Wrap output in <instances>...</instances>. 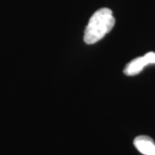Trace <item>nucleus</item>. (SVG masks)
Returning a JSON list of instances; mask_svg holds the SVG:
<instances>
[{
  "label": "nucleus",
  "instance_id": "nucleus-2",
  "mask_svg": "<svg viewBox=\"0 0 155 155\" xmlns=\"http://www.w3.org/2000/svg\"><path fill=\"white\" fill-rule=\"evenodd\" d=\"M149 64H155L154 52H148L145 55L134 59L126 65L123 72L127 76H134L139 74L146 66Z\"/></svg>",
  "mask_w": 155,
  "mask_h": 155
},
{
  "label": "nucleus",
  "instance_id": "nucleus-1",
  "mask_svg": "<svg viewBox=\"0 0 155 155\" xmlns=\"http://www.w3.org/2000/svg\"><path fill=\"white\" fill-rule=\"evenodd\" d=\"M116 19L109 8H102L90 18L84 29V41L86 44L97 43L111 31L115 26Z\"/></svg>",
  "mask_w": 155,
  "mask_h": 155
},
{
  "label": "nucleus",
  "instance_id": "nucleus-3",
  "mask_svg": "<svg viewBox=\"0 0 155 155\" xmlns=\"http://www.w3.org/2000/svg\"><path fill=\"white\" fill-rule=\"evenodd\" d=\"M134 145L140 153L144 155H155V143L147 135H140L134 140Z\"/></svg>",
  "mask_w": 155,
  "mask_h": 155
}]
</instances>
